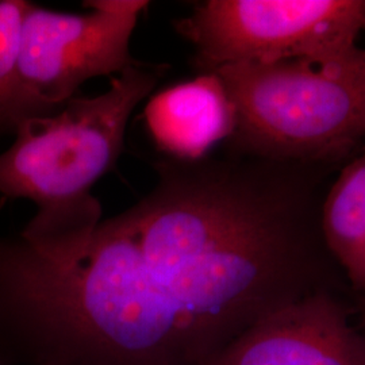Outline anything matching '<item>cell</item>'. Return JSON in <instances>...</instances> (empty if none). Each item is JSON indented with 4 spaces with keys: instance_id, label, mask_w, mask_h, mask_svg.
I'll return each mask as SVG.
<instances>
[{
    "instance_id": "obj_1",
    "label": "cell",
    "mask_w": 365,
    "mask_h": 365,
    "mask_svg": "<svg viewBox=\"0 0 365 365\" xmlns=\"http://www.w3.org/2000/svg\"><path fill=\"white\" fill-rule=\"evenodd\" d=\"M199 161H158L152 191L83 248L48 257L19 242L0 253L1 298L41 364L211 365L304 295L277 212Z\"/></svg>"
},
{
    "instance_id": "obj_2",
    "label": "cell",
    "mask_w": 365,
    "mask_h": 365,
    "mask_svg": "<svg viewBox=\"0 0 365 365\" xmlns=\"http://www.w3.org/2000/svg\"><path fill=\"white\" fill-rule=\"evenodd\" d=\"M167 69L138 61L111 78L103 93L73 96L58 111L15 128L14 144L0 153V194L38 206L22 233L27 248L56 257L90 241L102 223L92 185L115 167L131 113Z\"/></svg>"
},
{
    "instance_id": "obj_3",
    "label": "cell",
    "mask_w": 365,
    "mask_h": 365,
    "mask_svg": "<svg viewBox=\"0 0 365 365\" xmlns=\"http://www.w3.org/2000/svg\"><path fill=\"white\" fill-rule=\"evenodd\" d=\"M353 51L329 63L287 60L215 69L235 105V135L253 149L282 153L334 150L365 135V98Z\"/></svg>"
},
{
    "instance_id": "obj_4",
    "label": "cell",
    "mask_w": 365,
    "mask_h": 365,
    "mask_svg": "<svg viewBox=\"0 0 365 365\" xmlns=\"http://www.w3.org/2000/svg\"><path fill=\"white\" fill-rule=\"evenodd\" d=\"M202 73L240 63L339 61L365 31V0H209L176 25Z\"/></svg>"
},
{
    "instance_id": "obj_5",
    "label": "cell",
    "mask_w": 365,
    "mask_h": 365,
    "mask_svg": "<svg viewBox=\"0 0 365 365\" xmlns=\"http://www.w3.org/2000/svg\"><path fill=\"white\" fill-rule=\"evenodd\" d=\"M88 14L29 4L21 33L18 76L25 91L53 113L87 80L122 73L138 61L130 39L145 0L86 1Z\"/></svg>"
},
{
    "instance_id": "obj_6",
    "label": "cell",
    "mask_w": 365,
    "mask_h": 365,
    "mask_svg": "<svg viewBox=\"0 0 365 365\" xmlns=\"http://www.w3.org/2000/svg\"><path fill=\"white\" fill-rule=\"evenodd\" d=\"M211 365H365V339L337 300L306 294L262 317Z\"/></svg>"
},
{
    "instance_id": "obj_7",
    "label": "cell",
    "mask_w": 365,
    "mask_h": 365,
    "mask_svg": "<svg viewBox=\"0 0 365 365\" xmlns=\"http://www.w3.org/2000/svg\"><path fill=\"white\" fill-rule=\"evenodd\" d=\"M145 118L158 149L182 161L202 160L237 129L235 105L214 72L153 95Z\"/></svg>"
},
{
    "instance_id": "obj_8",
    "label": "cell",
    "mask_w": 365,
    "mask_h": 365,
    "mask_svg": "<svg viewBox=\"0 0 365 365\" xmlns=\"http://www.w3.org/2000/svg\"><path fill=\"white\" fill-rule=\"evenodd\" d=\"M322 226L327 247L353 286L365 291V153L334 182L324 207Z\"/></svg>"
},
{
    "instance_id": "obj_9",
    "label": "cell",
    "mask_w": 365,
    "mask_h": 365,
    "mask_svg": "<svg viewBox=\"0 0 365 365\" xmlns=\"http://www.w3.org/2000/svg\"><path fill=\"white\" fill-rule=\"evenodd\" d=\"M30 1L0 0V129H14L27 118L53 114L34 101L18 76L24 18Z\"/></svg>"
},
{
    "instance_id": "obj_10",
    "label": "cell",
    "mask_w": 365,
    "mask_h": 365,
    "mask_svg": "<svg viewBox=\"0 0 365 365\" xmlns=\"http://www.w3.org/2000/svg\"><path fill=\"white\" fill-rule=\"evenodd\" d=\"M352 64L365 98V48H356L352 53Z\"/></svg>"
}]
</instances>
